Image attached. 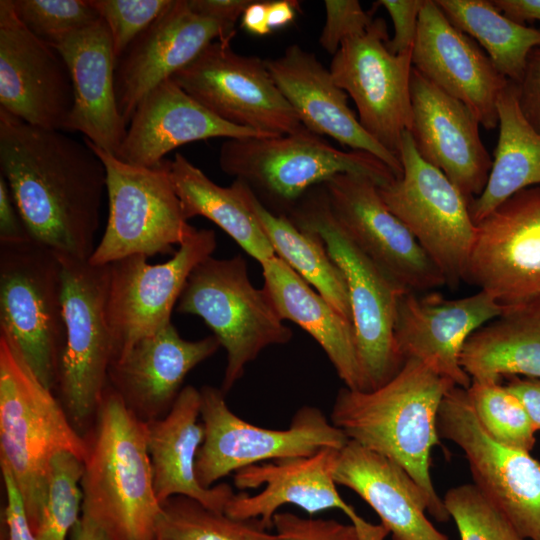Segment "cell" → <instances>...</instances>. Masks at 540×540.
<instances>
[{"label":"cell","mask_w":540,"mask_h":540,"mask_svg":"<svg viewBox=\"0 0 540 540\" xmlns=\"http://www.w3.org/2000/svg\"><path fill=\"white\" fill-rule=\"evenodd\" d=\"M409 133L420 157L439 169L470 202L484 190L492 158L469 108L425 78L414 67Z\"/></svg>","instance_id":"44dd1931"},{"label":"cell","mask_w":540,"mask_h":540,"mask_svg":"<svg viewBox=\"0 0 540 540\" xmlns=\"http://www.w3.org/2000/svg\"><path fill=\"white\" fill-rule=\"evenodd\" d=\"M269 1L253 0L241 17V26L256 36H265L272 31L268 24L267 11Z\"/></svg>","instance_id":"f5cc1de1"},{"label":"cell","mask_w":540,"mask_h":540,"mask_svg":"<svg viewBox=\"0 0 540 540\" xmlns=\"http://www.w3.org/2000/svg\"><path fill=\"white\" fill-rule=\"evenodd\" d=\"M298 11H300L298 1L269 0L267 18L271 31L283 28L293 22Z\"/></svg>","instance_id":"db71d44e"},{"label":"cell","mask_w":540,"mask_h":540,"mask_svg":"<svg viewBox=\"0 0 540 540\" xmlns=\"http://www.w3.org/2000/svg\"><path fill=\"white\" fill-rule=\"evenodd\" d=\"M265 62L276 86L306 129L329 136L351 150L372 154L386 164L396 178L401 177L400 158L362 127L348 106L346 92L337 86L329 69L314 53L292 44L282 55L265 59Z\"/></svg>","instance_id":"d4e9b609"},{"label":"cell","mask_w":540,"mask_h":540,"mask_svg":"<svg viewBox=\"0 0 540 540\" xmlns=\"http://www.w3.org/2000/svg\"><path fill=\"white\" fill-rule=\"evenodd\" d=\"M384 19H374L362 34L346 39L333 55L334 82L356 105L362 127L399 157L402 135L412 122V51L392 54Z\"/></svg>","instance_id":"2e32d148"},{"label":"cell","mask_w":540,"mask_h":540,"mask_svg":"<svg viewBox=\"0 0 540 540\" xmlns=\"http://www.w3.org/2000/svg\"><path fill=\"white\" fill-rule=\"evenodd\" d=\"M0 170L31 239L89 260L106 191L104 164L90 144L0 109Z\"/></svg>","instance_id":"6da1fadb"},{"label":"cell","mask_w":540,"mask_h":540,"mask_svg":"<svg viewBox=\"0 0 540 540\" xmlns=\"http://www.w3.org/2000/svg\"><path fill=\"white\" fill-rule=\"evenodd\" d=\"M447 19L479 43L496 69L518 84L529 53L540 45V29L505 16L488 0H435Z\"/></svg>","instance_id":"d590c367"},{"label":"cell","mask_w":540,"mask_h":540,"mask_svg":"<svg viewBox=\"0 0 540 540\" xmlns=\"http://www.w3.org/2000/svg\"><path fill=\"white\" fill-rule=\"evenodd\" d=\"M219 167L243 181L272 213L285 215L313 187L342 173L371 178L379 187L397 179L370 153L341 150L308 129L279 136L226 139Z\"/></svg>","instance_id":"5b68a950"},{"label":"cell","mask_w":540,"mask_h":540,"mask_svg":"<svg viewBox=\"0 0 540 540\" xmlns=\"http://www.w3.org/2000/svg\"><path fill=\"white\" fill-rule=\"evenodd\" d=\"M200 390L182 388L169 412L146 423L147 448L157 500L185 496L208 509L224 512L234 492L226 483L203 487L196 476V459L204 440Z\"/></svg>","instance_id":"f1b7e54d"},{"label":"cell","mask_w":540,"mask_h":540,"mask_svg":"<svg viewBox=\"0 0 540 540\" xmlns=\"http://www.w3.org/2000/svg\"><path fill=\"white\" fill-rule=\"evenodd\" d=\"M190 9L203 17L234 27L253 0H187Z\"/></svg>","instance_id":"681fc988"},{"label":"cell","mask_w":540,"mask_h":540,"mask_svg":"<svg viewBox=\"0 0 540 540\" xmlns=\"http://www.w3.org/2000/svg\"><path fill=\"white\" fill-rule=\"evenodd\" d=\"M287 217L297 227L318 234L342 270L348 287L363 391L381 387L405 363L394 329L399 298L407 291L388 278L341 230L330 212L322 184L311 188Z\"/></svg>","instance_id":"8992f818"},{"label":"cell","mask_w":540,"mask_h":540,"mask_svg":"<svg viewBox=\"0 0 540 540\" xmlns=\"http://www.w3.org/2000/svg\"><path fill=\"white\" fill-rule=\"evenodd\" d=\"M440 439L464 453L473 484L527 540H540V461L493 440L481 426L467 389L453 386L437 415Z\"/></svg>","instance_id":"4fadbf2b"},{"label":"cell","mask_w":540,"mask_h":540,"mask_svg":"<svg viewBox=\"0 0 540 540\" xmlns=\"http://www.w3.org/2000/svg\"><path fill=\"white\" fill-rule=\"evenodd\" d=\"M251 206L276 256L311 285L340 314L351 320L345 276L328 254L320 236L315 232L297 227L285 215L272 213L254 193L251 196Z\"/></svg>","instance_id":"e575fe53"},{"label":"cell","mask_w":540,"mask_h":540,"mask_svg":"<svg viewBox=\"0 0 540 540\" xmlns=\"http://www.w3.org/2000/svg\"><path fill=\"white\" fill-rule=\"evenodd\" d=\"M465 281L504 308L540 303V186L517 192L476 224Z\"/></svg>","instance_id":"ac0fdd59"},{"label":"cell","mask_w":540,"mask_h":540,"mask_svg":"<svg viewBox=\"0 0 540 540\" xmlns=\"http://www.w3.org/2000/svg\"><path fill=\"white\" fill-rule=\"evenodd\" d=\"M235 34L234 27L194 13L187 0H173L117 61L116 98L126 126L151 90L189 65L212 42H231Z\"/></svg>","instance_id":"603a6c76"},{"label":"cell","mask_w":540,"mask_h":540,"mask_svg":"<svg viewBox=\"0 0 540 540\" xmlns=\"http://www.w3.org/2000/svg\"><path fill=\"white\" fill-rule=\"evenodd\" d=\"M467 393L486 433L496 442L530 452L536 442L521 401L501 382L472 380Z\"/></svg>","instance_id":"74e56055"},{"label":"cell","mask_w":540,"mask_h":540,"mask_svg":"<svg viewBox=\"0 0 540 540\" xmlns=\"http://www.w3.org/2000/svg\"><path fill=\"white\" fill-rule=\"evenodd\" d=\"M200 397L204 440L196 476L206 488L251 465L311 456L324 448L341 450L349 441L317 407L299 408L287 429H268L236 415L221 388L205 385Z\"/></svg>","instance_id":"8fae6325"},{"label":"cell","mask_w":540,"mask_h":540,"mask_svg":"<svg viewBox=\"0 0 540 540\" xmlns=\"http://www.w3.org/2000/svg\"><path fill=\"white\" fill-rule=\"evenodd\" d=\"M111 36L116 60L173 3V0H90Z\"/></svg>","instance_id":"b9f144b4"},{"label":"cell","mask_w":540,"mask_h":540,"mask_svg":"<svg viewBox=\"0 0 540 540\" xmlns=\"http://www.w3.org/2000/svg\"><path fill=\"white\" fill-rule=\"evenodd\" d=\"M322 185L335 222L388 278L416 293L446 285L438 267L387 208L371 178L342 173Z\"/></svg>","instance_id":"e0dca14e"},{"label":"cell","mask_w":540,"mask_h":540,"mask_svg":"<svg viewBox=\"0 0 540 540\" xmlns=\"http://www.w3.org/2000/svg\"><path fill=\"white\" fill-rule=\"evenodd\" d=\"M84 438L82 515L110 540H152L162 505L154 490L146 423L108 384Z\"/></svg>","instance_id":"3957f363"},{"label":"cell","mask_w":540,"mask_h":540,"mask_svg":"<svg viewBox=\"0 0 540 540\" xmlns=\"http://www.w3.org/2000/svg\"><path fill=\"white\" fill-rule=\"evenodd\" d=\"M504 309L482 290L458 299L407 291L397 306L394 333L398 350L405 361H422L454 385L468 389L472 380L460 363L463 346L474 331Z\"/></svg>","instance_id":"7402d4cb"},{"label":"cell","mask_w":540,"mask_h":540,"mask_svg":"<svg viewBox=\"0 0 540 540\" xmlns=\"http://www.w3.org/2000/svg\"><path fill=\"white\" fill-rule=\"evenodd\" d=\"M334 480L377 513L392 540H450L428 520V501L394 461L349 440L339 450Z\"/></svg>","instance_id":"f546056e"},{"label":"cell","mask_w":540,"mask_h":540,"mask_svg":"<svg viewBox=\"0 0 540 540\" xmlns=\"http://www.w3.org/2000/svg\"><path fill=\"white\" fill-rule=\"evenodd\" d=\"M454 385L417 359H407L386 384L372 391L341 388L330 420L349 440L394 461L419 486L431 516L451 519L430 475L431 453L440 445L437 415Z\"/></svg>","instance_id":"7a4b0ae2"},{"label":"cell","mask_w":540,"mask_h":540,"mask_svg":"<svg viewBox=\"0 0 540 540\" xmlns=\"http://www.w3.org/2000/svg\"><path fill=\"white\" fill-rule=\"evenodd\" d=\"M403 173L378 187L387 208L407 227L451 288L465 281L476 236L469 203L436 167L423 160L409 131L402 135Z\"/></svg>","instance_id":"7c38bea8"},{"label":"cell","mask_w":540,"mask_h":540,"mask_svg":"<svg viewBox=\"0 0 540 540\" xmlns=\"http://www.w3.org/2000/svg\"><path fill=\"white\" fill-rule=\"evenodd\" d=\"M169 170L186 220L209 219L260 264L276 256L252 209L253 192L243 181L220 186L180 153L169 160Z\"/></svg>","instance_id":"1f68e13d"},{"label":"cell","mask_w":540,"mask_h":540,"mask_svg":"<svg viewBox=\"0 0 540 540\" xmlns=\"http://www.w3.org/2000/svg\"><path fill=\"white\" fill-rule=\"evenodd\" d=\"M260 265L263 288L280 317L297 324L320 345L345 387L363 391L352 321L340 314L278 256Z\"/></svg>","instance_id":"4dcf8cb0"},{"label":"cell","mask_w":540,"mask_h":540,"mask_svg":"<svg viewBox=\"0 0 540 540\" xmlns=\"http://www.w3.org/2000/svg\"><path fill=\"white\" fill-rule=\"evenodd\" d=\"M0 334L55 390L65 343L62 263L32 239L0 243Z\"/></svg>","instance_id":"ba28073f"},{"label":"cell","mask_w":540,"mask_h":540,"mask_svg":"<svg viewBox=\"0 0 540 540\" xmlns=\"http://www.w3.org/2000/svg\"><path fill=\"white\" fill-rule=\"evenodd\" d=\"M1 540H5V537L3 536V534L1 535Z\"/></svg>","instance_id":"9f6ffc18"},{"label":"cell","mask_w":540,"mask_h":540,"mask_svg":"<svg viewBox=\"0 0 540 540\" xmlns=\"http://www.w3.org/2000/svg\"><path fill=\"white\" fill-rule=\"evenodd\" d=\"M73 103L62 55L21 23L11 0H1L0 109L30 125L63 131Z\"/></svg>","instance_id":"ffe728a7"},{"label":"cell","mask_w":540,"mask_h":540,"mask_svg":"<svg viewBox=\"0 0 540 540\" xmlns=\"http://www.w3.org/2000/svg\"><path fill=\"white\" fill-rule=\"evenodd\" d=\"M152 540H277L257 519H236L185 496L162 504Z\"/></svg>","instance_id":"8d00e7d4"},{"label":"cell","mask_w":540,"mask_h":540,"mask_svg":"<svg viewBox=\"0 0 540 540\" xmlns=\"http://www.w3.org/2000/svg\"><path fill=\"white\" fill-rule=\"evenodd\" d=\"M61 451L84 461L86 439L52 390L0 334V461L15 479L33 532L47 498L50 461Z\"/></svg>","instance_id":"277c9868"},{"label":"cell","mask_w":540,"mask_h":540,"mask_svg":"<svg viewBox=\"0 0 540 540\" xmlns=\"http://www.w3.org/2000/svg\"><path fill=\"white\" fill-rule=\"evenodd\" d=\"M58 255L65 343L55 389L71 423L84 436L95 421L114 359L106 316L110 266Z\"/></svg>","instance_id":"9c48e42d"},{"label":"cell","mask_w":540,"mask_h":540,"mask_svg":"<svg viewBox=\"0 0 540 540\" xmlns=\"http://www.w3.org/2000/svg\"><path fill=\"white\" fill-rule=\"evenodd\" d=\"M257 136L262 135L218 118L170 78L139 103L116 157L129 164L153 167L187 143Z\"/></svg>","instance_id":"83f0119b"},{"label":"cell","mask_w":540,"mask_h":540,"mask_svg":"<svg viewBox=\"0 0 540 540\" xmlns=\"http://www.w3.org/2000/svg\"><path fill=\"white\" fill-rule=\"evenodd\" d=\"M443 502L460 540H527L473 483L449 489Z\"/></svg>","instance_id":"ab89813d"},{"label":"cell","mask_w":540,"mask_h":540,"mask_svg":"<svg viewBox=\"0 0 540 540\" xmlns=\"http://www.w3.org/2000/svg\"><path fill=\"white\" fill-rule=\"evenodd\" d=\"M277 540H361L353 524L334 519L277 512L273 518Z\"/></svg>","instance_id":"ee69618b"},{"label":"cell","mask_w":540,"mask_h":540,"mask_svg":"<svg viewBox=\"0 0 540 540\" xmlns=\"http://www.w3.org/2000/svg\"><path fill=\"white\" fill-rule=\"evenodd\" d=\"M460 363L474 381L540 379V303L505 308L466 340Z\"/></svg>","instance_id":"d6a6232c"},{"label":"cell","mask_w":540,"mask_h":540,"mask_svg":"<svg viewBox=\"0 0 540 540\" xmlns=\"http://www.w3.org/2000/svg\"><path fill=\"white\" fill-rule=\"evenodd\" d=\"M83 471L84 462L76 454L61 451L53 456L45 506L34 530L37 540H67L81 517Z\"/></svg>","instance_id":"f35d334b"},{"label":"cell","mask_w":540,"mask_h":540,"mask_svg":"<svg viewBox=\"0 0 540 540\" xmlns=\"http://www.w3.org/2000/svg\"><path fill=\"white\" fill-rule=\"evenodd\" d=\"M499 135L482 193L469 204L475 224L517 192L540 186V132L523 114L511 81L497 99Z\"/></svg>","instance_id":"836d02e7"},{"label":"cell","mask_w":540,"mask_h":540,"mask_svg":"<svg viewBox=\"0 0 540 540\" xmlns=\"http://www.w3.org/2000/svg\"><path fill=\"white\" fill-rule=\"evenodd\" d=\"M11 3L21 23L51 46L100 19L90 0H11Z\"/></svg>","instance_id":"60d3db41"},{"label":"cell","mask_w":540,"mask_h":540,"mask_svg":"<svg viewBox=\"0 0 540 540\" xmlns=\"http://www.w3.org/2000/svg\"><path fill=\"white\" fill-rule=\"evenodd\" d=\"M338 453L337 449L324 448L311 456L264 462L236 471V488L263 489L255 495L233 494L224 512L236 519H257L270 530L274 515L283 505H296L309 514L339 509L361 540H385L389 531L381 523L366 521L338 492L334 480Z\"/></svg>","instance_id":"d6986e66"},{"label":"cell","mask_w":540,"mask_h":540,"mask_svg":"<svg viewBox=\"0 0 540 540\" xmlns=\"http://www.w3.org/2000/svg\"><path fill=\"white\" fill-rule=\"evenodd\" d=\"M493 4L505 16L518 23L540 22V0H493Z\"/></svg>","instance_id":"816d5d0a"},{"label":"cell","mask_w":540,"mask_h":540,"mask_svg":"<svg viewBox=\"0 0 540 540\" xmlns=\"http://www.w3.org/2000/svg\"><path fill=\"white\" fill-rule=\"evenodd\" d=\"M412 64L466 105L483 128L498 126L497 99L509 80L471 37L447 19L435 0H425L420 11Z\"/></svg>","instance_id":"cb8c5ba5"},{"label":"cell","mask_w":540,"mask_h":540,"mask_svg":"<svg viewBox=\"0 0 540 540\" xmlns=\"http://www.w3.org/2000/svg\"><path fill=\"white\" fill-rule=\"evenodd\" d=\"M31 239L17 209L8 183L0 174V243Z\"/></svg>","instance_id":"c3c4849f"},{"label":"cell","mask_w":540,"mask_h":540,"mask_svg":"<svg viewBox=\"0 0 540 540\" xmlns=\"http://www.w3.org/2000/svg\"><path fill=\"white\" fill-rule=\"evenodd\" d=\"M220 346L214 335L186 340L171 322L112 362L108 384L139 419H160L171 409L188 373Z\"/></svg>","instance_id":"484cf974"},{"label":"cell","mask_w":540,"mask_h":540,"mask_svg":"<svg viewBox=\"0 0 540 540\" xmlns=\"http://www.w3.org/2000/svg\"><path fill=\"white\" fill-rule=\"evenodd\" d=\"M216 245L214 230L192 227L172 258L164 263L150 264L146 256L133 255L109 264L106 316L113 362L139 340L171 323L189 275L212 256Z\"/></svg>","instance_id":"9a60e30c"},{"label":"cell","mask_w":540,"mask_h":540,"mask_svg":"<svg viewBox=\"0 0 540 540\" xmlns=\"http://www.w3.org/2000/svg\"><path fill=\"white\" fill-rule=\"evenodd\" d=\"M1 471L6 495L3 512L6 525L5 540H37L30 526L21 492L9 467L3 462Z\"/></svg>","instance_id":"bcb514c9"},{"label":"cell","mask_w":540,"mask_h":540,"mask_svg":"<svg viewBox=\"0 0 540 540\" xmlns=\"http://www.w3.org/2000/svg\"><path fill=\"white\" fill-rule=\"evenodd\" d=\"M325 23L319 43L334 55L348 38L364 33L372 24V12L365 11L357 0H326Z\"/></svg>","instance_id":"7bdbcfd3"},{"label":"cell","mask_w":540,"mask_h":540,"mask_svg":"<svg viewBox=\"0 0 540 540\" xmlns=\"http://www.w3.org/2000/svg\"><path fill=\"white\" fill-rule=\"evenodd\" d=\"M70 71L74 103L65 130L80 132L93 145L117 155L127 126L119 112L117 60L110 33L100 18L56 45Z\"/></svg>","instance_id":"4316f807"},{"label":"cell","mask_w":540,"mask_h":540,"mask_svg":"<svg viewBox=\"0 0 540 540\" xmlns=\"http://www.w3.org/2000/svg\"><path fill=\"white\" fill-rule=\"evenodd\" d=\"M172 79L218 118L262 136L305 129L272 79L265 60L214 41Z\"/></svg>","instance_id":"5bb4252c"},{"label":"cell","mask_w":540,"mask_h":540,"mask_svg":"<svg viewBox=\"0 0 540 540\" xmlns=\"http://www.w3.org/2000/svg\"><path fill=\"white\" fill-rule=\"evenodd\" d=\"M516 85L523 114L540 132V45L529 53L523 77Z\"/></svg>","instance_id":"7dc6e473"},{"label":"cell","mask_w":540,"mask_h":540,"mask_svg":"<svg viewBox=\"0 0 540 540\" xmlns=\"http://www.w3.org/2000/svg\"><path fill=\"white\" fill-rule=\"evenodd\" d=\"M85 140L104 164L109 201L103 236L88 261L103 266L133 255L174 254L193 226L184 217L169 160L133 165Z\"/></svg>","instance_id":"30bf717a"},{"label":"cell","mask_w":540,"mask_h":540,"mask_svg":"<svg viewBox=\"0 0 540 540\" xmlns=\"http://www.w3.org/2000/svg\"><path fill=\"white\" fill-rule=\"evenodd\" d=\"M505 385L523 404L534 430H540V379L508 377Z\"/></svg>","instance_id":"f907efd6"},{"label":"cell","mask_w":540,"mask_h":540,"mask_svg":"<svg viewBox=\"0 0 540 540\" xmlns=\"http://www.w3.org/2000/svg\"><path fill=\"white\" fill-rule=\"evenodd\" d=\"M70 536L71 540H110L93 521L82 514Z\"/></svg>","instance_id":"11a10c76"},{"label":"cell","mask_w":540,"mask_h":540,"mask_svg":"<svg viewBox=\"0 0 540 540\" xmlns=\"http://www.w3.org/2000/svg\"><path fill=\"white\" fill-rule=\"evenodd\" d=\"M425 0H379L374 6L383 7L389 14L394 34L386 46L395 55L412 51L417 37L420 11Z\"/></svg>","instance_id":"f6af8a7d"},{"label":"cell","mask_w":540,"mask_h":540,"mask_svg":"<svg viewBox=\"0 0 540 540\" xmlns=\"http://www.w3.org/2000/svg\"><path fill=\"white\" fill-rule=\"evenodd\" d=\"M176 311L200 317L225 349L224 394L265 348L284 345L293 337L265 289L251 283L241 255L209 256L200 262L186 281Z\"/></svg>","instance_id":"52a82bcc"}]
</instances>
